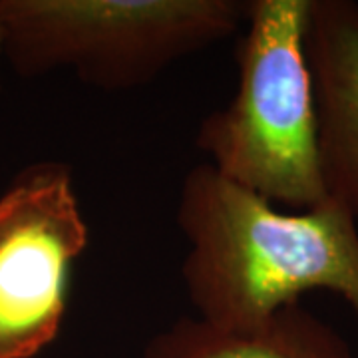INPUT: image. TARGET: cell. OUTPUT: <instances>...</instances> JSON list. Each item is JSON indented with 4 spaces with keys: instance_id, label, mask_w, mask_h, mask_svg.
<instances>
[{
    "instance_id": "4",
    "label": "cell",
    "mask_w": 358,
    "mask_h": 358,
    "mask_svg": "<svg viewBox=\"0 0 358 358\" xmlns=\"http://www.w3.org/2000/svg\"><path fill=\"white\" fill-rule=\"evenodd\" d=\"M88 239L64 164L26 167L0 195V358H34L58 338Z\"/></svg>"
},
{
    "instance_id": "5",
    "label": "cell",
    "mask_w": 358,
    "mask_h": 358,
    "mask_svg": "<svg viewBox=\"0 0 358 358\" xmlns=\"http://www.w3.org/2000/svg\"><path fill=\"white\" fill-rule=\"evenodd\" d=\"M305 48L324 189L358 221V2L310 0Z\"/></svg>"
},
{
    "instance_id": "2",
    "label": "cell",
    "mask_w": 358,
    "mask_h": 358,
    "mask_svg": "<svg viewBox=\"0 0 358 358\" xmlns=\"http://www.w3.org/2000/svg\"><path fill=\"white\" fill-rule=\"evenodd\" d=\"M310 0H251L237 50V92L197 129L219 176L273 205L310 209L329 195L320 173L307 62Z\"/></svg>"
},
{
    "instance_id": "1",
    "label": "cell",
    "mask_w": 358,
    "mask_h": 358,
    "mask_svg": "<svg viewBox=\"0 0 358 358\" xmlns=\"http://www.w3.org/2000/svg\"><path fill=\"white\" fill-rule=\"evenodd\" d=\"M178 225L197 319L253 327L310 291L343 296L358 319V221L333 197L282 213L203 162L181 181Z\"/></svg>"
},
{
    "instance_id": "6",
    "label": "cell",
    "mask_w": 358,
    "mask_h": 358,
    "mask_svg": "<svg viewBox=\"0 0 358 358\" xmlns=\"http://www.w3.org/2000/svg\"><path fill=\"white\" fill-rule=\"evenodd\" d=\"M141 358H355L333 324L303 303L253 327L225 329L183 317L157 333Z\"/></svg>"
},
{
    "instance_id": "7",
    "label": "cell",
    "mask_w": 358,
    "mask_h": 358,
    "mask_svg": "<svg viewBox=\"0 0 358 358\" xmlns=\"http://www.w3.org/2000/svg\"><path fill=\"white\" fill-rule=\"evenodd\" d=\"M0 54H2V24H0Z\"/></svg>"
},
{
    "instance_id": "3",
    "label": "cell",
    "mask_w": 358,
    "mask_h": 358,
    "mask_svg": "<svg viewBox=\"0 0 358 358\" xmlns=\"http://www.w3.org/2000/svg\"><path fill=\"white\" fill-rule=\"evenodd\" d=\"M243 18L237 0H0L2 56L20 76L70 68L122 92L229 38Z\"/></svg>"
}]
</instances>
